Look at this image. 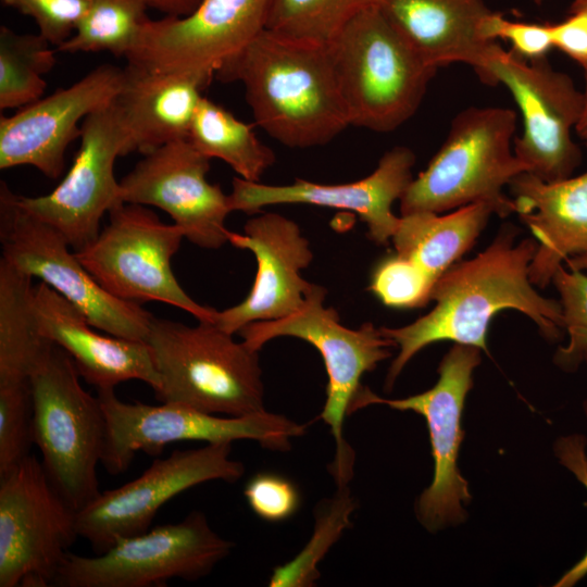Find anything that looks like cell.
<instances>
[{
	"label": "cell",
	"instance_id": "cell-39",
	"mask_svg": "<svg viewBox=\"0 0 587 587\" xmlns=\"http://www.w3.org/2000/svg\"><path fill=\"white\" fill-rule=\"evenodd\" d=\"M558 462L587 490V438L582 434L559 437L553 445ZM587 576V551L554 583V587H573Z\"/></svg>",
	"mask_w": 587,
	"mask_h": 587
},
{
	"label": "cell",
	"instance_id": "cell-25",
	"mask_svg": "<svg viewBox=\"0 0 587 587\" xmlns=\"http://www.w3.org/2000/svg\"><path fill=\"white\" fill-rule=\"evenodd\" d=\"M203 79L127 61L122 86L114 98L126 134L125 154L186 139L196 114Z\"/></svg>",
	"mask_w": 587,
	"mask_h": 587
},
{
	"label": "cell",
	"instance_id": "cell-38",
	"mask_svg": "<svg viewBox=\"0 0 587 587\" xmlns=\"http://www.w3.org/2000/svg\"><path fill=\"white\" fill-rule=\"evenodd\" d=\"M480 35L488 41L497 39L509 41L512 48L510 51L526 61L547 58L548 52L553 48L550 23L513 22L494 11L483 21Z\"/></svg>",
	"mask_w": 587,
	"mask_h": 587
},
{
	"label": "cell",
	"instance_id": "cell-16",
	"mask_svg": "<svg viewBox=\"0 0 587 587\" xmlns=\"http://www.w3.org/2000/svg\"><path fill=\"white\" fill-rule=\"evenodd\" d=\"M80 146L62 182L49 193L17 196V204L51 225L74 251L100 233L105 213L123 203L114 176L117 157L126 155V134L114 100L83 120Z\"/></svg>",
	"mask_w": 587,
	"mask_h": 587
},
{
	"label": "cell",
	"instance_id": "cell-32",
	"mask_svg": "<svg viewBox=\"0 0 587 587\" xmlns=\"http://www.w3.org/2000/svg\"><path fill=\"white\" fill-rule=\"evenodd\" d=\"M369 3L371 0H271L265 29L328 45L346 22Z\"/></svg>",
	"mask_w": 587,
	"mask_h": 587
},
{
	"label": "cell",
	"instance_id": "cell-28",
	"mask_svg": "<svg viewBox=\"0 0 587 587\" xmlns=\"http://www.w3.org/2000/svg\"><path fill=\"white\" fill-rule=\"evenodd\" d=\"M188 140L202 154L224 161L238 177L249 182H260L276 159L251 125L205 97L199 102Z\"/></svg>",
	"mask_w": 587,
	"mask_h": 587
},
{
	"label": "cell",
	"instance_id": "cell-3",
	"mask_svg": "<svg viewBox=\"0 0 587 587\" xmlns=\"http://www.w3.org/2000/svg\"><path fill=\"white\" fill-rule=\"evenodd\" d=\"M146 342L162 402L236 417L266 410L259 351L213 322L189 326L153 316Z\"/></svg>",
	"mask_w": 587,
	"mask_h": 587
},
{
	"label": "cell",
	"instance_id": "cell-30",
	"mask_svg": "<svg viewBox=\"0 0 587 587\" xmlns=\"http://www.w3.org/2000/svg\"><path fill=\"white\" fill-rule=\"evenodd\" d=\"M40 34L20 35L0 27V109H21L40 99L43 75L55 65V52Z\"/></svg>",
	"mask_w": 587,
	"mask_h": 587
},
{
	"label": "cell",
	"instance_id": "cell-42",
	"mask_svg": "<svg viewBox=\"0 0 587 587\" xmlns=\"http://www.w3.org/2000/svg\"><path fill=\"white\" fill-rule=\"evenodd\" d=\"M585 90L583 91V109L579 120L575 126V132L587 146V74H585Z\"/></svg>",
	"mask_w": 587,
	"mask_h": 587
},
{
	"label": "cell",
	"instance_id": "cell-14",
	"mask_svg": "<svg viewBox=\"0 0 587 587\" xmlns=\"http://www.w3.org/2000/svg\"><path fill=\"white\" fill-rule=\"evenodd\" d=\"M498 83L510 90L522 114L523 132L514 138L513 151L527 173L545 183L573 176L583 159L572 139L583 109V91L547 58L526 61L500 45L488 64V85Z\"/></svg>",
	"mask_w": 587,
	"mask_h": 587
},
{
	"label": "cell",
	"instance_id": "cell-37",
	"mask_svg": "<svg viewBox=\"0 0 587 587\" xmlns=\"http://www.w3.org/2000/svg\"><path fill=\"white\" fill-rule=\"evenodd\" d=\"M243 495L254 514L270 523L290 519L301 504L298 487L287 477L275 473L253 475L247 482Z\"/></svg>",
	"mask_w": 587,
	"mask_h": 587
},
{
	"label": "cell",
	"instance_id": "cell-20",
	"mask_svg": "<svg viewBox=\"0 0 587 587\" xmlns=\"http://www.w3.org/2000/svg\"><path fill=\"white\" fill-rule=\"evenodd\" d=\"M414 152L404 146L387 151L369 176L346 184H320L296 179L290 185H265L235 177L229 201L233 211L259 213L274 204L301 203L340 209L355 213L367 227V236L376 245H387L400 216L391 210L413 180Z\"/></svg>",
	"mask_w": 587,
	"mask_h": 587
},
{
	"label": "cell",
	"instance_id": "cell-21",
	"mask_svg": "<svg viewBox=\"0 0 587 587\" xmlns=\"http://www.w3.org/2000/svg\"><path fill=\"white\" fill-rule=\"evenodd\" d=\"M227 237L234 247L253 253L257 273L246 299L216 310L214 324L234 335L250 323L279 320L303 305L314 284L301 272L312 262L313 252L296 222L262 213L246 222L243 234L228 232Z\"/></svg>",
	"mask_w": 587,
	"mask_h": 587
},
{
	"label": "cell",
	"instance_id": "cell-36",
	"mask_svg": "<svg viewBox=\"0 0 587 587\" xmlns=\"http://www.w3.org/2000/svg\"><path fill=\"white\" fill-rule=\"evenodd\" d=\"M24 15L32 16L39 34L57 48L75 33L90 0H1Z\"/></svg>",
	"mask_w": 587,
	"mask_h": 587
},
{
	"label": "cell",
	"instance_id": "cell-40",
	"mask_svg": "<svg viewBox=\"0 0 587 587\" xmlns=\"http://www.w3.org/2000/svg\"><path fill=\"white\" fill-rule=\"evenodd\" d=\"M553 48L574 60L587 74V0H575L560 23L551 24Z\"/></svg>",
	"mask_w": 587,
	"mask_h": 587
},
{
	"label": "cell",
	"instance_id": "cell-35",
	"mask_svg": "<svg viewBox=\"0 0 587 587\" xmlns=\"http://www.w3.org/2000/svg\"><path fill=\"white\" fill-rule=\"evenodd\" d=\"M33 445L30 382L0 385V475L30 455Z\"/></svg>",
	"mask_w": 587,
	"mask_h": 587
},
{
	"label": "cell",
	"instance_id": "cell-9",
	"mask_svg": "<svg viewBox=\"0 0 587 587\" xmlns=\"http://www.w3.org/2000/svg\"><path fill=\"white\" fill-rule=\"evenodd\" d=\"M107 420L101 463L116 475L129 467L135 454H160L168 444L184 440L233 444L253 440L265 449L288 451L305 425L285 415L263 411L246 416L220 417L185 405L162 402L149 405L118 399L114 388L98 389Z\"/></svg>",
	"mask_w": 587,
	"mask_h": 587
},
{
	"label": "cell",
	"instance_id": "cell-15",
	"mask_svg": "<svg viewBox=\"0 0 587 587\" xmlns=\"http://www.w3.org/2000/svg\"><path fill=\"white\" fill-rule=\"evenodd\" d=\"M230 453L232 444H207L154 460L140 476L101 491L77 512L79 537L101 553L120 537L148 530L161 507L183 491L211 480H239L245 466Z\"/></svg>",
	"mask_w": 587,
	"mask_h": 587
},
{
	"label": "cell",
	"instance_id": "cell-31",
	"mask_svg": "<svg viewBox=\"0 0 587 587\" xmlns=\"http://www.w3.org/2000/svg\"><path fill=\"white\" fill-rule=\"evenodd\" d=\"M355 510L348 485L337 486L336 494L317 505L313 534L303 549L289 562L276 566L271 587H311L320 578L319 564L350 526Z\"/></svg>",
	"mask_w": 587,
	"mask_h": 587
},
{
	"label": "cell",
	"instance_id": "cell-29",
	"mask_svg": "<svg viewBox=\"0 0 587 587\" xmlns=\"http://www.w3.org/2000/svg\"><path fill=\"white\" fill-rule=\"evenodd\" d=\"M147 8L146 0H90L75 33L55 50L108 51L116 58H127L149 22Z\"/></svg>",
	"mask_w": 587,
	"mask_h": 587
},
{
	"label": "cell",
	"instance_id": "cell-26",
	"mask_svg": "<svg viewBox=\"0 0 587 587\" xmlns=\"http://www.w3.org/2000/svg\"><path fill=\"white\" fill-rule=\"evenodd\" d=\"M492 214L490 203L475 202L446 215L429 211L401 215L391 238L395 252L436 283L474 246Z\"/></svg>",
	"mask_w": 587,
	"mask_h": 587
},
{
	"label": "cell",
	"instance_id": "cell-4",
	"mask_svg": "<svg viewBox=\"0 0 587 587\" xmlns=\"http://www.w3.org/2000/svg\"><path fill=\"white\" fill-rule=\"evenodd\" d=\"M516 113L509 108L471 107L458 113L427 167L400 199L401 215L488 202L500 217L515 213L503 188L526 166L512 149Z\"/></svg>",
	"mask_w": 587,
	"mask_h": 587
},
{
	"label": "cell",
	"instance_id": "cell-12",
	"mask_svg": "<svg viewBox=\"0 0 587 587\" xmlns=\"http://www.w3.org/2000/svg\"><path fill=\"white\" fill-rule=\"evenodd\" d=\"M0 241L4 261L37 277L104 333L146 341L153 315L139 303L110 295L77 258L64 236L24 211L8 185L0 187Z\"/></svg>",
	"mask_w": 587,
	"mask_h": 587
},
{
	"label": "cell",
	"instance_id": "cell-11",
	"mask_svg": "<svg viewBox=\"0 0 587 587\" xmlns=\"http://www.w3.org/2000/svg\"><path fill=\"white\" fill-rule=\"evenodd\" d=\"M109 215L96 239L75 251L101 287L125 301H160L212 322L216 310L190 298L172 271V258L185 238L183 228L163 223L141 204L123 202Z\"/></svg>",
	"mask_w": 587,
	"mask_h": 587
},
{
	"label": "cell",
	"instance_id": "cell-34",
	"mask_svg": "<svg viewBox=\"0 0 587 587\" xmlns=\"http://www.w3.org/2000/svg\"><path fill=\"white\" fill-rule=\"evenodd\" d=\"M435 284L419 265L395 252L374 266L369 289L387 307L413 309L432 301Z\"/></svg>",
	"mask_w": 587,
	"mask_h": 587
},
{
	"label": "cell",
	"instance_id": "cell-17",
	"mask_svg": "<svg viewBox=\"0 0 587 587\" xmlns=\"http://www.w3.org/2000/svg\"><path fill=\"white\" fill-rule=\"evenodd\" d=\"M270 4L271 0H202L187 16L149 20L126 60L209 84L227 59L266 28Z\"/></svg>",
	"mask_w": 587,
	"mask_h": 587
},
{
	"label": "cell",
	"instance_id": "cell-45",
	"mask_svg": "<svg viewBox=\"0 0 587 587\" xmlns=\"http://www.w3.org/2000/svg\"><path fill=\"white\" fill-rule=\"evenodd\" d=\"M536 3H541L544 0H534Z\"/></svg>",
	"mask_w": 587,
	"mask_h": 587
},
{
	"label": "cell",
	"instance_id": "cell-8",
	"mask_svg": "<svg viewBox=\"0 0 587 587\" xmlns=\"http://www.w3.org/2000/svg\"><path fill=\"white\" fill-rule=\"evenodd\" d=\"M482 352L474 346L453 344L438 365V380L432 388L405 398L387 399L362 387L350 409L351 414L371 404H385L424 417L434 474L432 483L416 500L415 515L429 533L460 525L467 519L465 507L471 503L472 495L458 461L464 438V404L473 388V373L482 362Z\"/></svg>",
	"mask_w": 587,
	"mask_h": 587
},
{
	"label": "cell",
	"instance_id": "cell-24",
	"mask_svg": "<svg viewBox=\"0 0 587 587\" xmlns=\"http://www.w3.org/2000/svg\"><path fill=\"white\" fill-rule=\"evenodd\" d=\"M508 187L515 213L537 242L529 279L544 289L567 259L587 253V171L557 183L525 172Z\"/></svg>",
	"mask_w": 587,
	"mask_h": 587
},
{
	"label": "cell",
	"instance_id": "cell-13",
	"mask_svg": "<svg viewBox=\"0 0 587 587\" xmlns=\"http://www.w3.org/2000/svg\"><path fill=\"white\" fill-rule=\"evenodd\" d=\"M77 537V511L35 455L0 475V587L53 586Z\"/></svg>",
	"mask_w": 587,
	"mask_h": 587
},
{
	"label": "cell",
	"instance_id": "cell-2",
	"mask_svg": "<svg viewBox=\"0 0 587 587\" xmlns=\"http://www.w3.org/2000/svg\"><path fill=\"white\" fill-rule=\"evenodd\" d=\"M214 76L242 83L255 123L287 147L326 145L350 125L328 45L264 29Z\"/></svg>",
	"mask_w": 587,
	"mask_h": 587
},
{
	"label": "cell",
	"instance_id": "cell-43",
	"mask_svg": "<svg viewBox=\"0 0 587 587\" xmlns=\"http://www.w3.org/2000/svg\"><path fill=\"white\" fill-rule=\"evenodd\" d=\"M564 265L570 268H575L587 273V253L567 259Z\"/></svg>",
	"mask_w": 587,
	"mask_h": 587
},
{
	"label": "cell",
	"instance_id": "cell-1",
	"mask_svg": "<svg viewBox=\"0 0 587 587\" xmlns=\"http://www.w3.org/2000/svg\"><path fill=\"white\" fill-rule=\"evenodd\" d=\"M519 227L505 223L491 243L476 257L452 265L436 282L434 308L401 327H379L399 348L385 378L390 391L405 365L422 349L438 341L469 345L489 354L487 336L491 320L503 310H515L532 320L549 341L563 332L559 300L540 295L530 279L529 265L537 249L534 238L516 241Z\"/></svg>",
	"mask_w": 587,
	"mask_h": 587
},
{
	"label": "cell",
	"instance_id": "cell-5",
	"mask_svg": "<svg viewBox=\"0 0 587 587\" xmlns=\"http://www.w3.org/2000/svg\"><path fill=\"white\" fill-rule=\"evenodd\" d=\"M328 47L350 125L374 132H391L407 122L437 71L372 3L359 9Z\"/></svg>",
	"mask_w": 587,
	"mask_h": 587
},
{
	"label": "cell",
	"instance_id": "cell-7",
	"mask_svg": "<svg viewBox=\"0 0 587 587\" xmlns=\"http://www.w3.org/2000/svg\"><path fill=\"white\" fill-rule=\"evenodd\" d=\"M326 289L314 284L303 305L295 313L274 321L253 322L238 334L255 351L278 337H294L312 345L322 355L328 376L326 400L320 414L330 428L336 452L329 473L337 486L353 477L354 452L344 437L346 417L362 388L361 379L378 363L391 357L395 344L371 322L359 328L340 323L337 311L324 305Z\"/></svg>",
	"mask_w": 587,
	"mask_h": 587
},
{
	"label": "cell",
	"instance_id": "cell-44",
	"mask_svg": "<svg viewBox=\"0 0 587 587\" xmlns=\"http://www.w3.org/2000/svg\"><path fill=\"white\" fill-rule=\"evenodd\" d=\"M584 364L587 366V352L585 354ZM583 410H584V413H585L586 419H587V395H586V398H585V400L583 402Z\"/></svg>",
	"mask_w": 587,
	"mask_h": 587
},
{
	"label": "cell",
	"instance_id": "cell-6",
	"mask_svg": "<svg viewBox=\"0 0 587 587\" xmlns=\"http://www.w3.org/2000/svg\"><path fill=\"white\" fill-rule=\"evenodd\" d=\"M79 377L71 357L54 344L30 376L34 445L49 480L77 512L101 492L97 465L107 435L100 400Z\"/></svg>",
	"mask_w": 587,
	"mask_h": 587
},
{
	"label": "cell",
	"instance_id": "cell-23",
	"mask_svg": "<svg viewBox=\"0 0 587 587\" xmlns=\"http://www.w3.org/2000/svg\"><path fill=\"white\" fill-rule=\"evenodd\" d=\"M397 34L426 64L473 67L488 85V64L499 45L485 40L480 25L491 12L483 0H371Z\"/></svg>",
	"mask_w": 587,
	"mask_h": 587
},
{
	"label": "cell",
	"instance_id": "cell-22",
	"mask_svg": "<svg viewBox=\"0 0 587 587\" xmlns=\"http://www.w3.org/2000/svg\"><path fill=\"white\" fill-rule=\"evenodd\" d=\"M33 305L42 336L71 357L86 383L102 389L136 379L158 389L160 378L146 341L99 334L78 309L42 282L34 287Z\"/></svg>",
	"mask_w": 587,
	"mask_h": 587
},
{
	"label": "cell",
	"instance_id": "cell-10",
	"mask_svg": "<svg viewBox=\"0 0 587 587\" xmlns=\"http://www.w3.org/2000/svg\"><path fill=\"white\" fill-rule=\"evenodd\" d=\"M234 548L201 511L178 523L120 537L92 557L67 552L54 578L57 587H154L172 578L198 580Z\"/></svg>",
	"mask_w": 587,
	"mask_h": 587
},
{
	"label": "cell",
	"instance_id": "cell-19",
	"mask_svg": "<svg viewBox=\"0 0 587 587\" xmlns=\"http://www.w3.org/2000/svg\"><path fill=\"white\" fill-rule=\"evenodd\" d=\"M123 70L103 64L67 88L0 118V168L32 165L49 178L64 168L68 145L80 137L78 126L118 93Z\"/></svg>",
	"mask_w": 587,
	"mask_h": 587
},
{
	"label": "cell",
	"instance_id": "cell-41",
	"mask_svg": "<svg viewBox=\"0 0 587 587\" xmlns=\"http://www.w3.org/2000/svg\"><path fill=\"white\" fill-rule=\"evenodd\" d=\"M201 1L202 0H146L149 7L172 17L187 16L196 10Z\"/></svg>",
	"mask_w": 587,
	"mask_h": 587
},
{
	"label": "cell",
	"instance_id": "cell-27",
	"mask_svg": "<svg viewBox=\"0 0 587 587\" xmlns=\"http://www.w3.org/2000/svg\"><path fill=\"white\" fill-rule=\"evenodd\" d=\"M32 278L0 260V385L29 383L53 345L38 328Z\"/></svg>",
	"mask_w": 587,
	"mask_h": 587
},
{
	"label": "cell",
	"instance_id": "cell-18",
	"mask_svg": "<svg viewBox=\"0 0 587 587\" xmlns=\"http://www.w3.org/2000/svg\"><path fill=\"white\" fill-rule=\"evenodd\" d=\"M210 160L188 138L167 142L120 180L121 199L165 211L190 242L218 249L228 242L225 220L233 210L229 195L207 178Z\"/></svg>",
	"mask_w": 587,
	"mask_h": 587
},
{
	"label": "cell",
	"instance_id": "cell-33",
	"mask_svg": "<svg viewBox=\"0 0 587 587\" xmlns=\"http://www.w3.org/2000/svg\"><path fill=\"white\" fill-rule=\"evenodd\" d=\"M551 284L559 292L562 308L564 346L557 349L553 363L563 372L574 373L587 352V273L560 265Z\"/></svg>",
	"mask_w": 587,
	"mask_h": 587
}]
</instances>
